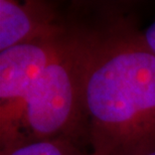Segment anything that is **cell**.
I'll return each instance as SVG.
<instances>
[{"instance_id": "6da1fadb", "label": "cell", "mask_w": 155, "mask_h": 155, "mask_svg": "<svg viewBox=\"0 0 155 155\" xmlns=\"http://www.w3.org/2000/svg\"><path fill=\"white\" fill-rule=\"evenodd\" d=\"M84 140L91 155L155 146V54L132 21L75 23Z\"/></svg>"}, {"instance_id": "7a4b0ae2", "label": "cell", "mask_w": 155, "mask_h": 155, "mask_svg": "<svg viewBox=\"0 0 155 155\" xmlns=\"http://www.w3.org/2000/svg\"><path fill=\"white\" fill-rule=\"evenodd\" d=\"M84 140L78 40L74 22L60 49L32 87L20 121V137Z\"/></svg>"}, {"instance_id": "3957f363", "label": "cell", "mask_w": 155, "mask_h": 155, "mask_svg": "<svg viewBox=\"0 0 155 155\" xmlns=\"http://www.w3.org/2000/svg\"><path fill=\"white\" fill-rule=\"evenodd\" d=\"M69 28L54 38L20 43L0 51L1 146L20 137V121L26 99L39 76L57 54Z\"/></svg>"}, {"instance_id": "277c9868", "label": "cell", "mask_w": 155, "mask_h": 155, "mask_svg": "<svg viewBox=\"0 0 155 155\" xmlns=\"http://www.w3.org/2000/svg\"><path fill=\"white\" fill-rule=\"evenodd\" d=\"M70 22L60 20L51 3L0 0V51L20 43L54 38Z\"/></svg>"}, {"instance_id": "5b68a950", "label": "cell", "mask_w": 155, "mask_h": 155, "mask_svg": "<svg viewBox=\"0 0 155 155\" xmlns=\"http://www.w3.org/2000/svg\"><path fill=\"white\" fill-rule=\"evenodd\" d=\"M0 155H91L69 138L21 137L1 146Z\"/></svg>"}, {"instance_id": "8992f818", "label": "cell", "mask_w": 155, "mask_h": 155, "mask_svg": "<svg viewBox=\"0 0 155 155\" xmlns=\"http://www.w3.org/2000/svg\"><path fill=\"white\" fill-rule=\"evenodd\" d=\"M143 38L148 48L155 54V20L143 31Z\"/></svg>"}, {"instance_id": "52a82bcc", "label": "cell", "mask_w": 155, "mask_h": 155, "mask_svg": "<svg viewBox=\"0 0 155 155\" xmlns=\"http://www.w3.org/2000/svg\"><path fill=\"white\" fill-rule=\"evenodd\" d=\"M134 155H155V146L147 148V149H145L143 151H140V152L136 153Z\"/></svg>"}]
</instances>
